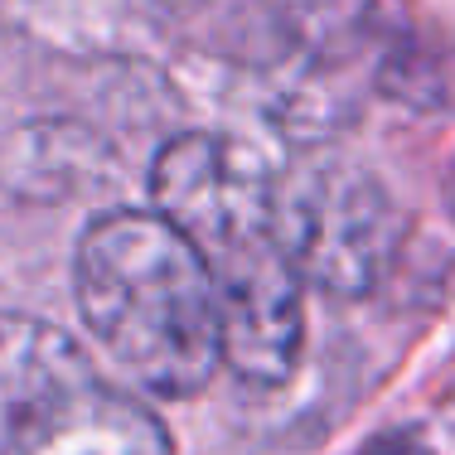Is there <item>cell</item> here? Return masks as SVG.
<instances>
[{"label":"cell","instance_id":"1","mask_svg":"<svg viewBox=\"0 0 455 455\" xmlns=\"http://www.w3.org/2000/svg\"><path fill=\"white\" fill-rule=\"evenodd\" d=\"M73 296L88 334L140 393L194 397L223 368L213 272L156 209H112L83 228Z\"/></svg>","mask_w":455,"mask_h":455},{"label":"cell","instance_id":"2","mask_svg":"<svg viewBox=\"0 0 455 455\" xmlns=\"http://www.w3.org/2000/svg\"><path fill=\"white\" fill-rule=\"evenodd\" d=\"M272 233L306 286L368 296L397 262L407 219L378 175L334 150H310L272 180Z\"/></svg>","mask_w":455,"mask_h":455},{"label":"cell","instance_id":"3","mask_svg":"<svg viewBox=\"0 0 455 455\" xmlns=\"http://www.w3.org/2000/svg\"><path fill=\"white\" fill-rule=\"evenodd\" d=\"M272 180L247 146L213 132H184L150 160V209L213 262L272 233Z\"/></svg>","mask_w":455,"mask_h":455},{"label":"cell","instance_id":"4","mask_svg":"<svg viewBox=\"0 0 455 455\" xmlns=\"http://www.w3.org/2000/svg\"><path fill=\"white\" fill-rule=\"evenodd\" d=\"M223 368L247 387H281L306 354V281L276 233L213 257Z\"/></svg>","mask_w":455,"mask_h":455},{"label":"cell","instance_id":"5","mask_svg":"<svg viewBox=\"0 0 455 455\" xmlns=\"http://www.w3.org/2000/svg\"><path fill=\"white\" fill-rule=\"evenodd\" d=\"M0 455H175L165 421L88 363L0 411Z\"/></svg>","mask_w":455,"mask_h":455},{"label":"cell","instance_id":"6","mask_svg":"<svg viewBox=\"0 0 455 455\" xmlns=\"http://www.w3.org/2000/svg\"><path fill=\"white\" fill-rule=\"evenodd\" d=\"M359 455H431L427 441L417 431H387V436H373Z\"/></svg>","mask_w":455,"mask_h":455},{"label":"cell","instance_id":"7","mask_svg":"<svg viewBox=\"0 0 455 455\" xmlns=\"http://www.w3.org/2000/svg\"><path fill=\"white\" fill-rule=\"evenodd\" d=\"M451 209H455V180H451Z\"/></svg>","mask_w":455,"mask_h":455}]
</instances>
